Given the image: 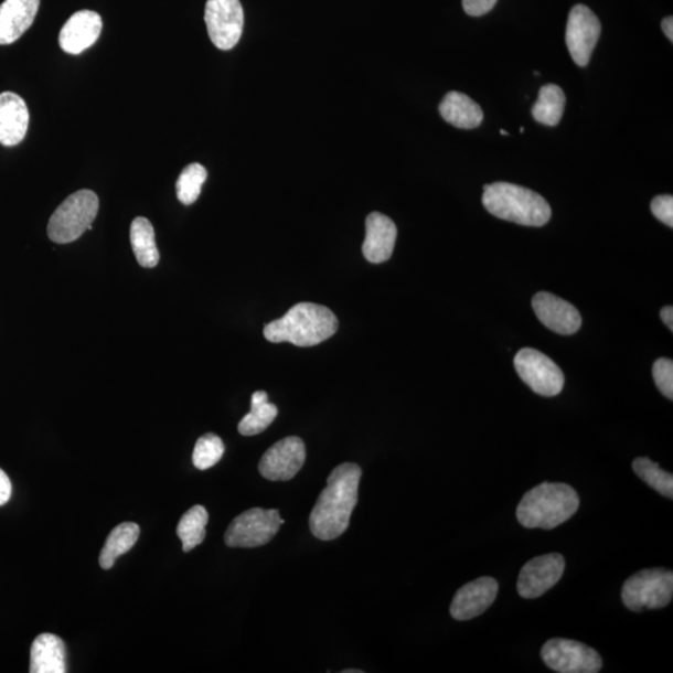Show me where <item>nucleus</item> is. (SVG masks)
I'll list each match as a JSON object with an SVG mask.
<instances>
[{
	"mask_svg": "<svg viewBox=\"0 0 673 673\" xmlns=\"http://www.w3.org/2000/svg\"><path fill=\"white\" fill-rule=\"evenodd\" d=\"M244 9L239 0H207L205 23L211 42L221 51L237 45L244 32Z\"/></svg>",
	"mask_w": 673,
	"mask_h": 673,
	"instance_id": "1a4fd4ad",
	"label": "nucleus"
},
{
	"mask_svg": "<svg viewBox=\"0 0 673 673\" xmlns=\"http://www.w3.org/2000/svg\"><path fill=\"white\" fill-rule=\"evenodd\" d=\"M661 320L669 327V330L673 331V309L672 306L663 307L661 310Z\"/></svg>",
	"mask_w": 673,
	"mask_h": 673,
	"instance_id": "72a5a7b5",
	"label": "nucleus"
},
{
	"mask_svg": "<svg viewBox=\"0 0 673 673\" xmlns=\"http://www.w3.org/2000/svg\"><path fill=\"white\" fill-rule=\"evenodd\" d=\"M225 446L223 440L213 432L202 436L195 446L194 455H192V463L199 470H207L218 463L224 457Z\"/></svg>",
	"mask_w": 673,
	"mask_h": 673,
	"instance_id": "c85d7f7f",
	"label": "nucleus"
},
{
	"mask_svg": "<svg viewBox=\"0 0 673 673\" xmlns=\"http://www.w3.org/2000/svg\"><path fill=\"white\" fill-rule=\"evenodd\" d=\"M499 586L495 579L479 578L460 588L451 602L450 615L458 621H467L479 617L489 609L496 599Z\"/></svg>",
	"mask_w": 673,
	"mask_h": 673,
	"instance_id": "2eb2a0df",
	"label": "nucleus"
},
{
	"mask_svg": "<svg viewBox=\"0 0 673 673\" xmlns=\"http://www.w3.org/2000/svg\"><path fill=\"white\" fill-rule=\"evenodd\" d=\"M362 469L344 463L332 470L310 515L312 534L323 542L334 541L348 531L355 505Z\"/></svg>",
	"mask_w": 673,
	"mask_h": 673,
	"instance_id": "f257e3e1",
	"label": "nucleus"
},
{
	"mask_svg": "<svg viewBox=\"0 0 673 673\" xmlns=\"http://www.w3.org/2000/svg\"><path fill=\"white\" fill-rule=\"evenodd\" d=\"M12 496L11 479L0 469V506L6 505Z\"/></svg>",
	"mask_w": 673,
	"mask_h": 673,
	"instance_id": "473e14b6",
	"label": "nucleus"
},
{
	"mask_svg": "<svg viewBox=\"0 0 673 673\" xmlns=\"http://www.w3.org/2000/svg\"><path fill=\"white\" fill-rule=\"evenodd\" d=\"M515 370L528 387L544 397H555L565 384L563 371L547 355L533 349L519 351Z\"/></svg>",
	"mask_w": 673,
	"mask_h": 673,
	"instance_id": "6e6552de",
	"label": "nucleus"
},
{
	"mask_svg": "<svg viewBox=\"0 0 673 673\" xmlns=\"http://www.w3.org/2000/svg\"><path fill=\"white\" fill-rule=\"evenodd\" d=\"M339 330V320L327 307L298 303L282 319L265 325V339L273 343L290 342L297 348H312Z\"/></svg>",
	"mask_w": 673,
	"mask_h": 673,
	"instance_id": "f03ea898",
	"label": "nucleus"
},
{
	"mask_svg": "<svg viewBox=\"0 0 673 673\" xmlns=\"http://www.w3.org/2000/svg\"><path fill=\"white\" fill-rule=\"evenodd\" d=\"M361 670H344L343 673H362Z\"/></svg>",
	"mask_w": 673,
	"mask_h": 673,
	"instance_id": "c9c22d12",
	"label": "nucleus"
},
{
	"mask_svg": "<svg viewBox=\"0 0 673 673\" xmlns=\"http://www.w3.org/2000/svg\"><path fill=\"white\" fill-rule=\"evenodd\" d=\"M397 226L383 214L372 213L365 220L363 255L372 264H383L392 257L397 242Z\"/></svg>",
	"mask_w": 673,
	"mask_h": 673,
	"instance_id": "f3484780",
	"label": "nucleus"
},
{
	"mask_svg": "<svg viewBox=\"0 0 673 673\" xmlns=\"http://www.w3.org/2000/svg\"><path fill=\"white\" fill-rule=\"evenodd\" d=\"M565 559L560 554L537 556L523 567L517 579V592L524 599H536L562 579Z\"/></svg>",
	"mask_w": 673,
	"mask_h": 673,
	"instance_id": "ddd939ff",
	"label": "nucleus"
},
{
	"mask_svg": "<svg viewBox=\"0 0 673 673\" xmlns=\"http://www.w3.org/2000/svg\"><path fill=\"white\" fill-rule=\"evenodd\" d=\"M542 659L547 667L560 673H598L602 667L598 652L581 642L566 639L547 641Z\"/></svg>",
	"mask_w": 673,
	"mask_h": 673,
	"instance_id": "9d476101",
	"label": "nucleus"
},
{
	"mask_svg": "<svg viewBox=\"0 0 673 673\" xmlns=\"http://www.w3.org/2000/svg\"><path fill=\"white\" fill-rule=\"evenodd\" d=\"M498 0H463V8L470 17H482L495 7Z\"/></svg>",
	"mask_w": 673,
	"mask_h": 673,
	"instance_id": "2f4dec72",
	"label": "nucleus"
},
{
	"mask_svg": "<svg viewBox=\"0 0 673 673\" xmlns=\"http://www.w3.org/2000/svg\"><path fill=\"white\" fill-rule=\"evenodd\" d=\"M103 29L102 17L92 11L74 13L62 28L60 44L67 54L78 55L99 40Z\"/></svg>",
	"mask_w": 673,
	"mask_h": 673,
	"instance_id": "dca6fc26",
	"label": "nucleus"
},
{
	"mask_svg": "<svg viewBox=\"0 0 673 673\" xmlns=\"http://www.w3.org/2000/svg\"><path fill=\"white\" fill-rule=\"evenodd\" d=\"M306 461V447L298 437L277 441L259 461V473L271 482H287L297 476Z\"/></svg>",
	"mask_w": 673,
	"mask_h": 673,
	"instance_id": "f8f14e48",
	"label": "nucleus"
},
{
	"mask_svg": "<svg viewBox=\"0 0 673 673\" xmlns=\"http://www.w3.org/2000/svg\"><path fill=\"white\" fill-rule=\"evenodd\" d=\"M653 380L663 396L673 399V362L669 359H660L653 364Z\"/></svg>",
	"mask_w": 673,
	"mask_h": 673,
	"instance_id": "c756f323",
	"label": "nucleus"
},
{
	"mask_svg": "<svg viewBox=\"0 0 673 673\" xmlns=\"http://www.w3.org/2000/svg\"><path fill=\"white\" fill-rule=\"evenodd\" d=\"M500 133H502V135H503V137H508V135H509V132H508V131H505V130H500Z\"/></svg>",
	"mask_w": 673,
	"mask_h": 673,
	"instance_id": "e433bc0d",
	"label": "nucleus"
},
{
	"mask_svg": "<svg viewBox=\"0 0 673 673\" xmlns=\"http://www.w3.org/2000/svg\"><path fill=\"white\" fill-rule=\"evenodd\" d=\"M99 197L92 190H81L67 197L47 224V236L55 244H71L93 228Z\"/></svg>",
	"mask_w": 673,
	"mask_h": 673,
	"instance_id": "39448f33",
	"label": "nucleus"
},
{
	"mask_svg": "<svg viewBox=\"0 0 673 673\" xmlns=\"http://www.w3.org/2000/svg\"><path fill=\"white\" fill-rule=\"evenodd\" d=\"M41 0H6L0 6V45L19 40L32 26Z\"/></svg>",
	"mask_w": 673,
	"mask_h": 673,
	"instance_id": "a211bd4d",
	"label": "nucleus"
},
{
	"mask_svg": "<svg viewBox=\"0 0 673 673\" xmlns=\"http://www.w3.org/2000/svg\"><path fill=\"white\" fill-rule=\"evenodd\" d=\"M284 524L285 521L276 509H249L229 524L225 544L228 547L264 546L273 541Z\"/></svg>",
	"mask_w": 673,
	"mask_h": 673,
	"instance_id": "0eeeda50",
	"label": "nucleus"
},
{
	"mask_svg": "<svg viewBox=\"0 0 673 673\" xmlns=\"http://www.w3.org/2000/svg\"><path fill=\"white\" fill-rule=\"evenodd\" d=\"M278 415V409L273 403H268L267 393L258 391L254 393L252 412L239 421V435L252 437L259 435L273 425Z\"/></svg>",
	"mask_w": 673,
	"mask_h": 673,
	"instance_id": "393cba45",
	"label": "nucleus"
},
{
	"mask_svg": "<svg viewBox=\"0 0 673 673\" xmlns=\"http://www.w3.org/2000/svg\"><path fill=\"white\" fill-rule=\"evenodd\" d=\"M672 596L673 574L666 569H647L632 575L621 592L624 606L634 612L665 608Z\"/></svg>",
	"mask_w": 673,
	"mask_h": 673,
	"instance_id": "423d86ee",
	"label": "nucleus"
},
{
	"mask_svg": "<svg viewBox=\"0 0 673 673\" xmlns=\"http://www.w3.org/2000/svg\"><path fill=\"white\" fill-rule=\"evenodd\" d=\"M600 34L599 18L589 7L576 4L571 9L566 25V45L576 65L589 64Z\"/></svg>",
	"mask_w": 673,
	"mask_h": 673,
	"instance_id": "9b49d317",
	"label": "nucleus"
},
{
	"mask_svg": "<svg viewBox=\"0 0 673 673\" xmlns=\"http://www.w3.org/2000/svg\"><path fill=\"white\" fill-rule=\"evenodd\" d=\"M139 536L140 526L135 523H122L113 528L99 557L103 569H111L119 556L132 549V546L138 543Z\"/></svg>",
	"mask_w": 673,
	"mask_h": 673,
	"instance_id": "5701e85b",
	"label": "nucleus"
},
{
	"mask_svg": "<svg viewBox=\"0 0 673 673\" xmlns=\"http://www.w3.org/2000/svg\"><path fill=\"white\" fill-rule=\"evenodd\" d=\"M533 309L547 329L569 335L578 332L581 327V316L575 307L549 292H541L533 298Z\"/></svg>",
	"mask_w": 673,
	"mask_h": 673,
	"instance_id": "4468645a",
	"label": "nucleus"
},
{
	"mask_svg": "<svg viewBox=\"0 0 673 673\" xmlns=\"http://www.w3.org/2000/svg\"><path fill=\"white\" fill-rule=\"evenodd\" d=\"M66 649L64 641L53 633H42L31 649L32 673H65Z\"/></svg>",
	"mask_w": 673,
	"mask_h": 673,
	"instance_id": "aec40b11",
	"label": "nucleus"
},
{
	"mask_svg": "<svg viewBox=\"0 0 673 673\" xmlns=\"http://www.w3.org/2000/svg\"><path fill=\"white\" fill-rule=\"evenodd\" d=\"M130 242L135 257L141 267L153 268L160 261L156 231L146 217H137L130 228Z\"/></svg>",
	"mask_w": 673,
	"mask_h": 673,
	"instance_id": "4be33fe9",
	"label": "nucleus"
},
{
	"mask_svg": "<svg viewBox=\"0 0 673 673\" xmlns=\"http://www.w3.org/2000/svg\"><path fill=\"white\" fill-rule=\"evenodd\" d=\"M439 113L441 118L459 129H476L484 119L479 104L459 92H450L445 96L439 105Z\"/></svg>",
	"mask_w": 673,
	"mask_h": 673,
	"instance_id": "412c9836",
	"label": "nucleus"
},
{
	"mask_svg": "<svg viewBox=\"0 0 673 673\" xmlns=\"http://www.w3.org/2000/svg\"><path fill=\"white\" fill-rule=\"evenodd\" d=\"M653 216L661 223L673 227V197L671 195L656 196L651 202Z\"/></svg>",
	"mask_w": 673,
	"mask_h": 673,
	"instance_id": "7c9ffc66",
	"label": "nucleus"
},
{
	"mask_svg": "<svg viewBox=\"0 0 673 673\" xmlns=\"http://www.w3.org/2000/svg\"><path fill=\"white\" fill-rule=\"evenodd\" d=\"M207 179V171L200 163H190L182 170L177 182V194L181 204H194L201 194L202 185Z\"/></svg>",
	"mask_w": 673,
	"mask_h": 673,
	"instance_id": "cd10ccee",
	"label": "nucleus"
},
{
	"mask_svg": "<svg viewBox=\"0 0 673 673\" xmlns=\"http://www.w3.org/2000/svg\"><path fill=\"white\" fill-rule=\"evenodd\" d=\"M580 499L569 485L543 483L524 495L517 505L519 523L528 528H554L578 512Z\"/></svg>",
	"mask_w": 673,
	"mask_h": 673,
	"instance_id": "20e7f679",
	"label": "nucleus"
},
{
	"mask_svg": "<svg viewBox=\"0 0 673 673\" xmlns=\"http://www.w3.org/2000/svg\"><path fill=\"white\" fill-rule=\"evenodd\" d=\"M632 469L639 478L663 496L673 498V477L667 471L662 470L659 464L653 463L649 458H638L633 460Z\"/></svg>",
	"mask_w": 673,
	"mask_h": 673,
	"instance_id": "bb28decb",
	"label": "nucleus"
},
{
	"mask_svg": "<svg viewBox=\"0 0 673 673\" xmlns=\"http://www.w3.org/2000/svg\"><path fill=\"white\" fill-rule=\"evenodd\" d=\"M207 523L209 513L201 505L192 506L182 515L177 528L178 536L182 542V551L189 553L205 541Z\"/></svg>",
	"mask_w": 673,
	"mask_h": 673,
	"instance_id": "a878e982",
	"label": "nucleus"
},
{
	"mask_svg": "<svg viewBox=\"0 0 673 673\" xmlns=\"http://www.w3.org/2000/svg\"><path fill=\"white\" fill-rule=\"evenodd\" d=\"M663 33L669 38L670 42H673V18L667 17L663 19L661 23Z\"/></svg>",
	"mask_w": 673,
	"mask_h": 673,
	"instance_id": "f704fd0d",
	"label": "nucleus"
},
{
	"mask_svg": "<svg viewBox=\"0 0 673 673\" xmlns=\"http://www.w3.org/2000/svg\"><path fill=\"white\" fill-rule=\"evenodd\" d=\"M482 201L490 214L519 225L542 227L552 218V207L542 195L511 182L485 185Z\"/></svg>",
	"mask_w": 673,
	"mask_h": 673,
	"instance_id": "7ed1b4c3",
	"label": "nucleus"
},
{
	"mask_svg": "<svg viewBox=\"0 0 673 673\" xmlns=\"http://www.w3.org/2000/svg\"><path fill=\"white\" fill-rule=\"evenodd\" d=\"M565 104L566 96L560 86L546 84L538 92V99L532 109L533 117L546 127H556L563 118Z\"/></svg>",
	"mask_w": 673,
	"mask_h": 673,
	"instance_id": "b1692460",
	"label": "nucleus"
},
{
	"mask_svg": "<svg viewBox=\"0 0 673 673\" xmlns=\"http://www.w3.org/2000/svg\"><path fill=\"white\" fill-rule=\"evenodd\" d=\"M29 110L25 102L15 93L0 94V143L15 147L26 135Z\"/></svg>",
	"mask_w": 673,
	"mask_h": 673,
	"instance_id": "6ab92c4d",
	"label": "nucleus"
}]
</instances>
